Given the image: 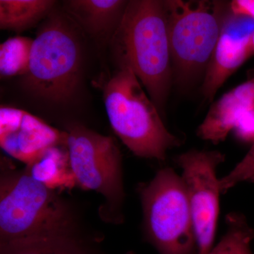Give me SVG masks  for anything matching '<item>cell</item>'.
<instances>
[{
    "label": "cell",
    "mask_w": 254,
    "mask_h": 254,
    "mask_svg": "<svg viewBox=\"0 0 254 254\" xmlns=\"http://www.w3.org/2000/svg\"><path fill=\"white\" fill-rule=\"evenodd\" d=\"M242 182H254V142L245 158L230 173L220 179V191L226 193Z\"/></svg>",
    "instance_id": "cell-18"
},
{
    "label": "cell",
    "mask_w": 254,
    "mask_h": 254,
    "mask_svg": "<svg viewBox=\"0 0 254 254\" xmlns=\"http://www.w3.org/2000/svg\"><path fill=\"white\" fill-rule=\"evenodd\" d=\"M254 108V77L222 95L197 128L201 139L218 144L226 139L244 113Z\"/></svg>",
    "instance_id": "cell-11"
},
{
    "label": "cell",
    "mask_w": 254,
    "mask_h": 254,
    "mask_svg": "<svg viewBox=\"0 0 254 254\" xmlns=\"http://www.w3.org/2000/svg\"><path fill=\"white\" fill-rule=\"evenodd\" d=\"M70 168L76 185L105 198L102 213L110 221H121L125 200L122 155L112 137L81 125L66 130Z\"/></svg>",
    "instance_id": "cell-7"
},
{
    "label": "cell",
    "mask_w": 254,
    "mask_h": 254,
    "mask_svg": "<svg viewBox=\"0 0 254 254\" xmlns=\"http://www.w3.org/2000/svg\"><path fill=\"white\" fill-rule=\"evenodd\" d=\"M53 0H1L0 28L21 31L31 27L53 11Z\"/></svg>",
    "instance_id": "cell-14"
},
{
    "label": "cell",
    "mask_w": 254,
    "mask_h": 254,
    "mask_svg": "<svg viewBox=\"0 0 254 254\" xmlns=\"http://www.w3.org/2000/svg\"><path fill=\"white\" fill-rule=\"evenodd\" d=\"M128 1L71 0L66 1V14L92 36L111 39L123 17Z\"/></svg>",
    "instance_id": "cell-12"
},
{
    "label": "cell",
    "mask_w": 254,
    "mask_h": 254,
    "mask_svg": "<svg viewBox=\"0 0 254 254\" xmlns=\"http://www.w3.org/2000/svg\"><path fill=\"white\" fill-rule=\"evenodd\" d=\"M0 254H103L76 234L0 244Z\"/></svg>",
    "instance_id": "cell-13"
},
{
    "label": "cell",
    "mask_w": 254,
    "mask_h": 254,
    "mask_svg": "<svg viewBox=\"0 0 254 254\" xmlns=\"http://www.w3.org/2000/svg\"><path fill=\"white\" fill-rule=\"evenodd\" d=\"M225 160L218 150H190L175 158L182 170L200 254H208L215 246L221 193L217 169Z\"/></svg>",
    "instance_id": "cell-8"
},
{
    "label": "cell",
    "mask_w": 254,
    "mask_h": 254,
    "mask_svg": "<svg viewBox=\"0 0 254 254\" xmlns=\"http://www.w3.org/2000/svg\"><path fill=\"white\" fill-rule=\"evenodd\" d=\"M233 12L244 14L254 20V0H236L230 3Z\"/></svg>",
    "instance_id": "cell-20"
},
{
    "label": "cell",
    "mask_w": 254,
    "mask_h": 254,
    "mask_svg": "<svg viewBox=\"0 0 254 254\" xmlns=\"http://www.w3.org/2000/svg\"><path fill=\"white\" fill-rule=\"evenodd\" d=\"M138 191L145 240L158 254H200L181 176L173 168L160 169Z\"/></svg>",
    "instance_id": "cell-6"
},
{
    "label": "cell",
    "mask_w": 254,
    "mask_h": 254,
    "mask_svg": "<svg viewBox=\"0 0 254 254\" xmlns=\"http://www.w3.org/2000/svg\"><path fill=\"white\" fill-rule=\"evenodd\" d=\"M168 9L173 79L182 88L205 72L218 45L229 4L220 1H165Z\"/></svg>",
    "instance_id": "cell-5"
},
{
    "label": "cell",
    "mask_w": 254,
    "mask_h": 254,
    "mask_svg": "<svg viewBox=\"0 0 254 254\" xmlns=\"http://www.w3.org/2000/svg\"><path fill=\"white\" fill-rule=\"evenodd\" d=\"M226 232L208 254H254L252 241L254 230L243 214L232 212L227 214Z\"/></svg>",
    "instance_id": "cell-16"
},
{
    "label": "cell",
    "mask_w": 254,
    "mask_h": 254,
    "mask_svg": "<svg viewBox=\"0 0 254 254\" xmlns=\"http://www.w3.org/2000/svg\"><path fill=\"white\" fill-rule=\"evenodd\" d=\"M101 88L110 125L133 154L163 161L169 150L181 145L129 66L119 64Z\"/></svg>",
    "instance_id": "cell-3"
},
{
    "label": "cell",
    "mask_w": 254,
    "mask_h": 254,
    "mask_svg": "<svg viewBox=\"0 0 254 254\" xmlns=\"http://www.w3.org/2000/svg\"><path fill=\"white\" fill-rule=\"evenodd\" d=\"M77 26L68 14L53 11L33 39L24 83L38 98L65 103L76 93L82 63Z\"/></svg>",
    "instance_id": "cell-4"
},
{
    "label": "cell",
    "mask_w": 254,
    "mask_h": 254,
    "mask_svg": "<svg viewBox=\"0 0 254 254\" xmlns=\"http://www.w3.org/2000/svg\"><path fill=\"white\" fill-rule=\"evenodd\" d=\"M66 131L25 110L8 106L0 108V145L27 167L41 160L50 148L66 145Z\"/></svg>",
    "instance_id": "cell-9"
},
{
    "label": "cell",
    "mask_w": 254,
    "mask_h": 254,
    "mask_svg": "<svg viewBox=\"0 0 254 254\" xmlns=\"http://www.w3.org/2000/svg\"><path fill=\"white\" fill-rule=\"evenodd\" d=\"M250 46L251 49H252V53H253V55H254V32L253 34H252V37H251Z\"/></svg>",
    "instance_id": "cell-21"
},
{
    "label": "cell",
    "mask_w": 254,
    "mask_h": 254,
    "mask_svg": "<svg viewBox=\"0 0 254 254\" xmlns=\"http://www.w3.org/2000/svg\"><path fill=\"white\" fill-rule=\"evenodd\" d=\"M33 39L24 36L8 38L0 46L1 78L25 76L29 69Z\"/></svg>",
    "instance_id": "cell-17"
},
{
    "label": "cell",
    "mask_w": 254,
    "mask_h": 254,
    "mask_svg": "<svg viewBox=\"0 0 254 254\" xmlns=\"http://www.w3.org/2000/svg\"><path fill=\"white\" fill-rule=\"evenodd\" d=\"M254 32L253 18L229 8L201 85V93L207 101L212 102L227 78L253 55L250 39Z\"/></svg>",
    "instance_id": "cell-10"
},
{
    "label": "cell",
    "mask_w": 254,
    "mask_h": 254,
    "mask_svg": "<svg viewBox=\"0 0 254 254\" xmlns=\"http://www.w3.org/2000/svg\"><path fill=\"white\" fill-rule=\"evenodd\" d=\"M110 43L118 64L133 70L163 113L173 80L165 1H128Z\"/></svg>",
    "instance_id": "cell-1"
},
{
    "label": "cell",
    "mask_w": 254,
    "mask_h": 254,
    "mask_svg": "<svg viewBox=\"0 0 254 254\" xmlns=\"http://www.w3.org/2000/svg\"><path fill=\"white\" fill-rule=\"evenodd\" d=\"M75 214L55 192L8 164L0 179V244L76 234Z\"/></svg>",
    "instance_id": "cell-2"
},
{
    "label": "cell",
    "mask_w": 254,
    "mask_h": 254,
    "mask_svg": "<svg viewBox=\"0 0 254 254\" xmlns=\"http://www.w3.org/2000/svg\"><path fill=\"white\" fill-rule=\"evenodd\" d=\"M27 168L32 176L52 190L76 185L70 168L67 148H50L41 160Z\"/></svg>",
    "instance_id": "cell-15"
},
{
    "label": "cell",
    "mask_w": 254,
    "mask_h": 254,
    "mask_svg": "<svg viewBox=\"0 0 254 254\" xmlns=\"http://www.w3.org/2000/svg\"><path fill=\"white\" fill-rule=\"evenodd\" d=\"M235 136L242 141L254 142V108L246 112L237 122L233 131Z\"/></svg>",
    "instance_id": "cell-19"
}]
</instances>
